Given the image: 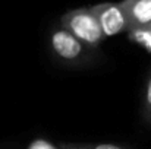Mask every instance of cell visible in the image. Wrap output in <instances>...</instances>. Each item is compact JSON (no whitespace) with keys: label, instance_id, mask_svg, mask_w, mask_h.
Instances as JSON below:
<instances>
[{"label":"cell","instance_id":"1","mask_svg":"<svg viewBox=\"0 0 151 149\" xmlns=\"http://www.w3.org/2000/svg\"><path fill=\"white\" fill-rule=\"evenodd\" d=\"M60 25L87 47H97L106 38L91 7H78L66 12L60 19Z\"/></svg>","mask_w":151,"mask_h":149},{"label":"cell","instance_id":"2","mask_svg":"<svg viewBox=\"0 0 151 149\" xmlns=\"http://www.w3.org/2000/svg\"><path fill=\"white\" fill-rule=\"evenodd\" d=\"M91 10L100 24L104 37H113L128 31V21L119 3H99L91 6Z\"/></svg>","mask_w":151,"mask_h":149},{"label":"cell","instance_id":"3","mask_svg":"<svg viewBox=\"0 0 151 149\" xmlns=\"http://www.w3.org/2000/svg\"><path fill=\"white\" fill-rule=\"evenodd\" d=\"M50 46L54 54L60 60L68 63H75L82 60V57L87 53V46L62 26L53 31L50 37Z\"/></svg>","mask_w":151,"mask_h":149},{"label":"cell","instance_id":"4","mask_svg":"<svg viewBox=\"0 0 151 149\" xmlns=\"http://www.w3.org/2000/svg\"><path fill=\"white\" fill-rule=\"evenodd\" d=\"M119 4L126 16L128 31L137 32L151 26V0H122Z\"/></svg>","mask_w":151,"mask_h":149},{"label":"cell","instance_id":"5","mask_svg":"<svg viewBox=\"0 0 151 149\" xmlns=\"http://www.w3.org/2000/svg\"><path fill=\"white\" fill-rule=\"evenodd\" d=\"M142 115L144 120L151 126V70L145 83V91H144V99H142Z\"/></svg>","mask_w":151,"mask_h":149},{"label":"cell","instance_id":"6","mask_svg":"<svg viewBox=\"0 0 151 149\" xmlns=\"http://www.w3.org/2000/svg\"><path fill=\"white\" fill-rule=\"evenodd\" d=\"M85 149H123L117 145H111V143H100V145H84Z\"/></svg>","mask_w":151,"mask_h":149},{"label":"cell","instance_id":"7","mask_svg":"<svg viewBox=\"0 0 151 149\" xmlns=\"http://www.w3.org/2000/svg\"><path fill=\"white\" fill-rule=\"evenodd\" d=\"M60 149H85L84 145H72V143H62Z\"/></svg>","mask_w":151,"mask_h":149}]
</instances>
